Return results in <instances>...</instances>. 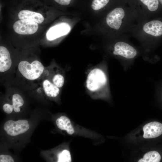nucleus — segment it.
<instances>
[{"instance_id": "17", "label": "nucleus", "mask_w": 162, "mask_h": 162, "mask_svg": "<svg viewBox=\"0 0 162 162\" xmlns=\"http://www.w3.org/2000/svg\"><path fill=\"white\" fill-rule=\"evenodd\" d=\"M58 162H70L72 161L70 151L64 149L60 152L57 156Z\"/></svg>"}, {"instance_id": "12", "label": "nucleus", "mask_w": 162, "mask_h": 162, "mask_svg": "<svg viewBox=\"0 0 162 162\" xmlns=\"http://www.w3.org/2000/svg\"><path fill=\"white\" fill-rule=\"evenodd\" d=\"M12 61L8 50L5 47L0 46V71L3 72L10 68Z\"/></svg>"}, {"instance_id": "18", "label": "nucleus", "mask_w": 162, "mask_h": 162, "mask_svg": "<svg viewBox=\"0 0 162 162\" xmlns=\"http://www.w3.org/2000/svg\"><path fill=\"white\" fill-rule=\"evenodd\" d=\"M110 0H93L91 4L92 8L97 10L104 8L109 3Z\"/></svg>"}, {"instance_id": "22", "label": "nucleus", "mask_w": 162, "mask_h": 162, "mask_svg": "<svg viewBox=\"0 0 162 162\" xmlns=\"http://www.w3.org/2000/svg\"><path fill=\"white\" fill-rule=\"evenodd\" d=\"M158 86V87L162 91V83H161Z\"/></svg>"}, {"instance_id": "23", "label": "nucleus", "mask_w": 162, "mask_h": 162, "mask_svg": "<svg viewBox=\"0 0 162 162\" xmlns=\"http://www.w3.org/2000/svg\"><path fill=\"white\" fill-rule=\"evenodd\" d=\"M160 5L162 7V0H158Z\"/></svg>"}, {"instance_id": "19", "label": "nucleus", "mask_w": 162, "mask_h": 162, "mask_svg": "<svg viewBox=\"0 0 162 162\" xmlns=\"http://www.w3.org/2000/svg\"><path fill=\"white\" fill-rule=\"evenodd\" d=\"M64 82V78L62 74H56L52 77V82L58 88H62Z\"/></svg>"}, {"instance_id": "10", "label": "nucleus", "mask_w": 162, "mask_h": 162, "mask_svg": "<svg viewBox=\"0 0 162 162\" xmlns=\"http://www.w3.org/2000/svg\"><path fill=\"white\" fill-rule=\"evenodd\" d=\"M143 130L144 138H156L162 134V124L157 122H150L144 126Z\"/></svg>"}, {"instance_id": "8", "label": "nucleus", "mask_w": 162, "mask_h": 162, "mask_svg": "<svg viewBox=\"0 0 162 162\" xmlns=\"http://www.w3.org/2000/svg\"><path fill=\"white\" fill-rule=\"evenodd\" d=\"M15 32L22 35L31 34L35 33L38 30V23L30 21L19 20L16 21L13 25Z\"/></svg>"}, {"instance_id": "20", "label": "nucleus", "mask_w": 162, "mask_h": 162, "mask_svg": "<svg viewBox=\"0 0 162 162\" xmlns=\"http://www.w3.org/2000/svg\"><path fill=\"white\" fill-rule=\"evenodd\" d=\"M0 162H14L13 158L10 156L2 154L0 155Z\"/></svg>"}, {"instance_id": "6", "label": "nucleus", "mask_w": 162, "mask_h": 162, "mask_svg": "<svg viewBox=\"0 0 162 162\" xmlns=\"http://www.w3.org/2000/svg\"><path fill=\"white\" fill-rule=\"evenodd\" d=\"M19 71L22 76L29 80H34L38 78L43 73L44 67L38 60L31 63L26 61H21L18 65Z\"/></svg>"}, {"instance_id": "14", "label": "nucleus", "mask_w": 162, "mask_h": 162, "mask_svg": "<svg viewBox=\"0 0 162 162\" xmlns=\"http://www.w3.org/2000/svg\"><path fill=\"white\" fill-rule=\"evenodd\" d=\"M56 124L59 129L65 130L69 135L75 133V129L70 120L65 116H62L58 118L56 121Z\"/></svg>"}, {"instance_id": "3", "label": "nucleus", "mask_w": 162, "mask_h": 162, "mask_svg": "<svg viewBox=\"0 0 162 162\" xmlns=\"http://www.w3.org/2000/svg\"><path fill=\"white\" fill-rule=\"evenodd\" d=\"M128 34L118 36V38L112 46L111 53L120 60L125 70L133 64L135 59L142 55L140 47L133 44L129 40Z\"/></svg>"}, {"instance_id": "21", "label": "nucleus", "mask_w": 162, "mask_h": 162, "mask_svg": "<svg viewBox=\"0 0 162 162\" xmlns=\"http://www.w3.org/2000/svg\"><path fill=\"white\" fill-rule=\"evenodd\" d=\"M58 4L63 5H67L70 3L71 0H54Z\"/></svg>"}, {"instance_id": "2", "label": "nucleus", "mask_w": 162, "mask_h": 162, "mask_svg": "<svg viewBox=\"0 0 162 162\" xmlns=\"http://www.w3.org/2000/svg\"><path fill=\"white\" fill-rule=\"evenodd\" d=\"M107 26L118 36L128 34L136 22L127 0L120 2L110 10L105 18Z\"/></svg>"}, {"instance_id": "5", "label": "nucleus", "mask_w": 162, "mask_h": 162, "mask_svg": "<svg viewBox=\"0 0 162 162\" xmlns=\"http://www.w3.org/2000/svg\"><path fill=\"white\" fill-rule=\"evenodd\" d=\"M108 80L107 74L104 70L96 68L89 73L86 79V86L87 89L92 93L100 92L108 89Z\"/></svg>"}, {"instance_id": "13", "label": "nucleus", "mask_w": 162, "mask_h": 162, "mask_svg": "<svg viewBox=\"0 0 162 162\" xmlns=\"http://www.w3.org/2000/svg\"><path fill=\"white\" fill-rule=\"evenodd\" d=\"M18 16L20 20L34 22L38 23H42L44 20L43 16L40 14L27 10L20 11Z\"/></svg>"}, {"instance_id": "11", "label": "nucleus", "mask_w": 162, "mask_h": 162, "mask_svg": "<svg viewBox=\"0 0 162 162\" xmlns=\"http://www.w3.org/2000/svg\"><path fill=\"white\" fill-rule=\"evenodd\" d=\"M12 105L5 104L3 106V110L6 113H11L13 109L16 112L20 111V107L22 106L24 103V100L22 97L18 94H15L12 96Z\"/></svg>"}, {"instance_id": "16", "label": "nucleus", "mask_w": 162, "mask_h": 162, "mask_svg": "<svg viewBox=\"0 0 162 162\" xmlns=\"http://www.w3.org/2000/svg\"><path fill=\"white\" fill-rule=\"evenodd\" d=\"M161 160V156L156 151H151L145 154L143 158H141L138 162H159Z\"/></svg>"}, {"instance_id": "15", "label": "nucleus", "mask_w": 162, "mask_h": 162, "mask_svg": "<svg viewBox=\"0 0 162 162\" xmlns=\"http://www.w3.org/2000/svg\"><path fill=\"white\" fill-rule=\"evenodd\" d=\"M42 86L45 94L48 97H56L59 93V88L47 79L43 81Z\"/></svg>"}, {"instance_id": "1", "label": "nucleus", "mask_w": 162, "mask_h": 162, "mask_svg": "<svg viewBox=\"0 0 162 162\" xmlns=\"http://www.w3.org/2000/svg\"><path fill=\"white\" fill-rule=\"evenodd\" d=\"M128 34L139 42L142 56L144 59L153 58L154 50L162 42V17H157L136 23Z\"/></svg>"}, {"instance_id": "4", "label": "nucleus", "mask_w": 162, "mask_h": 162, "mask_svg": "<svg viewBox=\"0 0 162 162\" xmlns=\"http://www.w3.org/2000/svg\"><path fill=\"white\" fill-rule=\"evenodd\" d=\"M136 23L160 16L162 7L158 0H127Z\"/></svg>"}, {"instance_id": "9", "label": "nucleus", "mask_w": 162, "mask_h": 162, "mask_svg": "<svg viewBox=\"0 0 162 162\" xmlns=\"http://www.w3.org/2000/svg\"><path fill=\"white\" fill-rule=\"evenodd\" d=\"M70 30V26L67 23H62L50 28L46 33V38L52 40L68 34Z\"/></svg>"}, {"instance_id": "7", "label": "nucleus", "mask_w": 162, "mask_h": 162, "mask_svg": "<svg viewBox=\"0 0 162 162\" xmlns=\"http://www.w3.org/2000/svg\"><path fill=\"white\" fill-rule=\"evenodd\" d=\"M3 128L8 135L15 136L26 132L29 129V125L26 120H19L16 122L9 120L4 123Z\"/></svg>"}]
</instances>
